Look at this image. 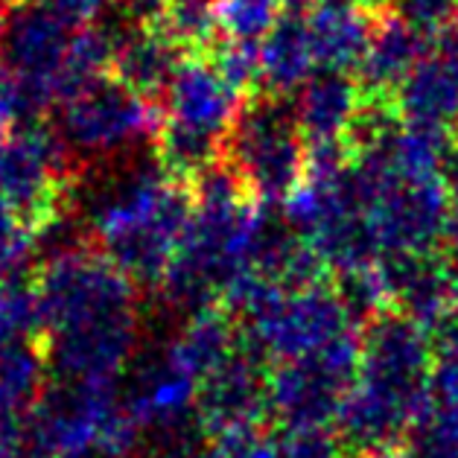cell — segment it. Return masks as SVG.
<instances>
[{
    "instance_id": "5",
    "label": "cell",
    "mask_w": 458,
    "mask_h": 458,
    "mask_svg": "<svg viewBox=\"0 0 458 458\" xmlns=\"http://www.w3.org/2000/svg\"><path fill=\"white\" fill-rule=\"evenodd\" d=\"M222 307L240 321L245 344L269 365L318 353L356 333L351 312L330 281L284 289L249 275L231 289Z\"/></svg>"
},
{
    "instance_id": "3",
    "label": "cell",
    "mask_w": 458,
    "mask_h": 458,
    "mask_svg": "<svg viewBox=\"0 0 458 458\" xmlns=\"http://www.w3.org/2000/svg\"><path fill=\"white\" fill-rule=\"evenodd\" d=\"M420 348L406 321L379 312L360 336V368L336 423L351 458H394L420 406Z\"/></svg>"
},
{
    "instance_id": "24",
    "label": "cell",
    "mask_w": 458,
    "mask_h": 458,
    "mask_svg": "<svg viewBox=\"0 0 458 458\" xmlns=\"http://www.w3.org/2000/svg\"><path fill=\"white\" fill-rule=\"evenodd\" d=\"M18 120H21V106H18V94L9 76L0 71V143H4L13 129H18Z\"/></svg>"
},
{
    "instance_id": "21",
    "label": "cell",
    "mask_w": 458,
    "mask_h": 458,
    "mask_svg": "<svg viewBox=\"0 0 458 458\" xmlns=\"http://www.w3.org/2000/svg\"><path fill=\"white\" fill-rule=\"evenodd\" d=\"M36 254H38L36 233L13 214V208L0 196V286L24 281Z\"/></svg>"
},
{
    "instance_id": "2",
    "label": "cell",
    "mask_w": 458,
    "mask_h": 458,
    "mask_svg": "<svg viewBox=\"0 0 458 458\" xmlns=\"http://www.w3.org/2000/svg\"><path fill=\"white\" fill-rule=\"evenodd\" d=\"M68 210L97 251L138 289H158L193 214V190L175 182L155 149L73 175Z\"/></svg>"
},
{
    "instance_id": "4",
    "label": "cell",
    "mask_w": 458,
    "mask_h": 458,
    "mask_svg": "<svg viewBox=\"0 0 458 458\" xmlns=\"http://www.w3.org/2000/svg\"><path fill=\"white\" fill-rule=\"evenodd\" d=\"M245 97L214 55L190 53L161 97V123L152 149L175 182L193 184L222 164L225 143Z\"/></svg>"
},
{
    "instance_id": "12",
    "label": "cell",
    "mask_w": 458,
    "mask_h": 458,
    "mask_svg": "<svg viewBox=\"0 0 458 458\" xmlns=\"http://www.w3.org/2000/svg\"><path fill=\"white\" fill-rule=\"evenodd\" d=\"M269 362L242 342L237 353L199 379L196 420L205 435L260 432L269 420Z\"/></svg>"
},
{
    "instance_id": "14",
    "label": "cell",
    "mask_w": 458,
    "mask_h": 458,
    "mask_svg": "<svg viewBox=\"0 0 458 458\" xmlns=\"http://www.w3.org/2000/svg\"><path fill=\"white\" fill-rule=\"evenodd\" d=\"M365 91L353 73L318 71L295 94L293 106L310 155H351V131Z\"/></svg>"
},
{
    "instance_id": "7",
    "label": "cell",
    "mask_w": 458,
    "mask_h": 458,
    "mask_svg": "<svg viewBox=\"0 0 458 458\" xmlns=\"http://www.w3.org/2000/svg\"><path fill=\"white\" fill-rule=\"evenodd\" d=\"M222 164L257 205H286L310 175V147L293 99L266 91L245 99Z\"/></svg>"
},
{
    "instance_id": "9",
    "label": "cell",
    "mask_w": 458,
    "mask_h": 458,
    "mask_svg": "<svg viewBox=\"0 0 458 458\" xmlns=\"http://www.w3.org/2000/svg\"><path fill=\"white\" fill-rule=\"evenodd\" d=\"M76 27L62 21L47 6L15 0L9 6L0 36V71L9 76L21 120L36 123L68 97V64Z\"/></svg>"
},
{
    "instance_id": "19",
    "label": "cell",
    "mask_w": 458,
    "mask_h": 458,
    "mask_svg": "<svg viewBox=\"0 0 458 458\" xmlns=\"http://www.w3.org/2000/svg\"><path fill=\"white\" fill-rule=\"evenodd\" d=\"M411 36L400 21H383L377 24L371 44L365 50V59L356 71L365 94L383 97L388 94L397 82H403V76L411 68Z\"/></svg>"
},
{
    "instance_id": "1",
    "label": "cell",
    "mask_w": 458,
    "mask_h": 458,
    "mask_svg": "<svg viewBox=\"0 0 458 458\" xmlns=\"http://www.w3.org/2000/svg\"><path fill=\"white\" fill-rule=\"evenodd\" d=\"M50 377L114 386L140 348L138 286L97 249L44 257L36 277Z\"/></svg>"
},
{
    "instance_id": "16",
    "label": "cell",
    "mask_w": 458,
    "mask_h": 458,
    "mask_svg": "<svg viewBox=\"0 0 458 458\" xmlns=\"http://www.w3.org/2000/svg\"><path fill=\"white\" fill-rule=\"evenodd\" d=\"M307 27L321 71H360L374 36L368 0H316L307 9Z\"/></svg>"
},
{
    "instance_id": "8",
    "label": "cell",
    "mask_w": 458,
    "mask_h": 458,
    "mask_svg": "<svg viewBox=\"0 0 458 458\" xmlns=\"http://www.w3.org/2000/svg\"><path fill=\"white\" fill-rule=\"evenodd\" d=\"M158 123L161 111L152 99L103 73L55 106L53 131L80 173L140 152V143L155 140Z\"/></svg>"
},
{
    "instance_id": "13",
    "label": "cell",
    "mask_w": 458,
    "mask_h": 458,
    "mask_svg": "<svg viewBox=\"0 0 458 458\" xmlns=\"http://www.w3.org/2000/svg\"><path fill=\"white\" fill-rule=\"evenodd\" d=\"M196 391L199 379L190 377L166 348L149 353L135 371L123 394L129 415L135 418L140 432L170 435L193 427L196 420Z\"/></svg>"
},
{
    "instance_id": "15",
    "label": "cell",
    "mask_w": 458,
    "mask_h": 458,
    "mask_svg": "<svg viewBox=\"0 0 458 458\" xmlns=\"http://www.w3.org/2000/svg\"><path fill=\"white\" fill-rule=\"evenodd\" d=\"M111 36H114V64H111V73L147 99L164 97L173 76L190 55L184 44L164 27H120L117 32L111 30Z\"/></svg>"
},
{
    "instance_id": "17",
    "label": "cell",
    "mask_w": 458,
    "mask_h": 458,
    "mask_svg": "<svg viewBox=\"0 0 458 458\" xmlns=\"http://www.w3.org/2000/svg\"><path fill=\"white\" fill-rule=\"evenodd\" d=\"M318 71L307 13H284L260 44V82L266 85V94L293 97Z\"/></svg>"
},
{
    "instance_id": "6",
    "label": "cell",
    "mask_w": 458,
    "mask_h": 458,
    "mask_svg": "<svg viewBox=\"0 0 458 458\" xmlns=\"http://www.w3.org/2000/svg\"><path fill=\"white\" fill-rule=\"evenodd\" d=\"M140 435L114 386L62 379L41 391L24 423V441L47 458H129Z\"/></svg>"
},
{
    "instance_id": "18",
    "label": "cell",
    "mask_w": 458,
    "mask_h": 458,
    "mask_svg": "<svg viewBox=\"0 0 458 458\" xmlns=\"http://www.w3.org/2000/svg\"><path fill=\"white\" fill-rule=\"evenodd\" d=\"M242 342L240 321L233 318V312L225 307H208L196 316H187L184 327L164 348L190 377L202 379L231 353H237Z\"/></svg>"
},
{
    "instance_id": "23",
    "label": "cell",
    "mask_w": 458,
    "mask_h": 458,
    "mask_svg": "<svg viewBox=\"0 0 458 458\" xmlns=\"http://www.w3.org/2000/svg\"><path fill=\"white\" fill-rule=\"evenodd\" d=\"M114 6L123 21L120 27L152 30V27H164L170 0H114Z\"/></svg>"
},
{
    "instance_id": "20",
    "label": "cell",
    "mask_w": 458,
    "mask_h": 458,
    "mask_svg": "<svg viewBox=\"0 0 458 458\" xmlns=\"http://www.w3.org/2000/svg\"><path fill=\"white\" fill-rule=\"evenodd\" d=\"M284 13V0H216L219 38L260 47Z\"/></svg>"
},
{
    "instance_id": "26",
    "label": "cell",
    "mask_w": 458,
    "mask_h": 458,
    "mask_svg": "<svg viewBox=\"0 0 458 458\" xmlns=\"http://www.w3.org/2000/svg\"><path fill=\"white\" fill-rule=\"evenodd\" d=\"M15 0H0V36H4V24H6V15H9V6H13Z\"/></svg>"
},
{
    "instance_id": "22",
    "label": "cell",
    "mask_w": 458,
    "mask_h": 458,
    "mask_svg": "<svg viewBox=\"0 0 458 458\" xmlns=\"http://www.w3.org/2000/svg\"><path fill=\"white\" fill-rule=\"evenodd\" d=\"M30 4L47 6L50 13L68 21L71 27L82 30V27H94L114 0H30Z\"/></svg>"
},
{
    "instance_id": "11",
    "label": "cell",
    "mask_w": 458,
    "mask_h": 458,
    "mask_svg": "<svg viewBox=\"0 0 458 458\" xmlns=\"http://www.w3.org/2000/svg\"><path fill=\"white\" fill-rule=\"evenodd\" d=\"M73 164L53 126L24 123L0 143V196L13 214L36 233L68 214Z\"/></svg>"
},
{
    "instance_id": "25",
    "label": "cell",
    "mask_w": 458,
    "mask_h": 458,
    "mask_svg": "<svg viewBox=\"0 0 458 458\" xmlns=\"http://www.w3.org/2000/svg\"><path fill=\"white\" fill-rule=\"evenodd\" d=\"M0 458H47V455L36 453V450H32V446H30L27 441H24V444H21V446H15L13 453H6V455H0Z\"/></svg>"
},
{
    "instance_id": "10",
    "label": "cell",
    "mask_w": 458,
    "mask_h": 458,
    "mask_svg": "<svg viewBox=\"0 0 458 458\" xmlns=\"http://www.w3.org/2000/svg\"><path fill=\"white\" fill-rule=\"evenodd\" d=\"M356 368L360 336L351 333L318 353L277 362L269 368V420L281 432H336L342 406L348 400Z\"/></svg>"
}]
</instances>
